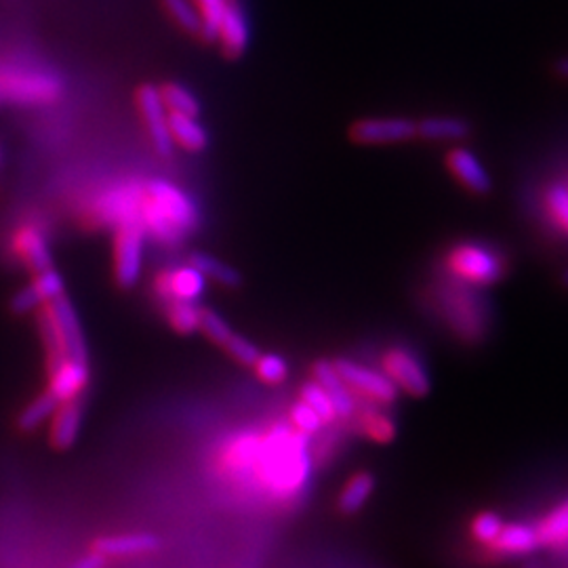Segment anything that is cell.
Listing matches in <instances>:
<instances>
[{"label": "cell", "instance_id": "cell-29", "mask_svg": "<svg viewBox=\"0 0 568 568\" xmlns=\"http://www.w3.org/2000/svg\"><path fill=\"white\" fill-rule=\"evenodd\" d=\"M161 98L169 114H182V116H199L201 114V102L199 98L187 91L178 82H166L161 87Z\"/></svg>", "mask_w": 568, "mask_h": 568}, {"label": "cell", "instance_id": "cell-14", "mask_svg": "<svg viewBox=\"0 0 568 568\" xmlns=\"http://www.w3.org/2000/svg\"><path fill=\"white\" fill-rule=\"evenodd\" d=\"M314 382L325 389L331 405L337 413V419H352L356 413V398L352 389L345 386L344 379L339 377L337 368L331 361H316L312 366Z\"/></svg>", "mask_w": 568, "mask_h": 568}, {"label": "cell", "instance_id": "cell-25", "mask_svg": "<svg viewBox=\"0 0 568 568\" xmlns=\"http://www.w3.org/2000/svg\"><path fill=\"white\" fill-rule=\"evenodd\" d=\"M375 490V476L371 471L354 474L337 499V508L344 516H354L365 508L368 497Z\"/></svg>", "mask_w": 568, "mask_h": 568}, {"label": "cell", "instance_id": "cell-32", "mask_svg": "<svg viewBox=\"0 0 568 568\" xmlns=\"http://www.w3.org/2000/svg\"><path fill=\"white\" fill-rule=\"evenodd\" d=\"M504 525H506V523H504V518H501L497 511L487 509V511H480V514L474 516L469 532H471V539H474L476 544L488 548V546L499 537Z\"/></svg>", "mask_w": 568, "mask_h": 568}, {"label": "cell", "instance_id": "cell-8", "mask_svg": "<svg viewBox=\"0 0 568 568\" xmlns=\"http://www.w3.org/2000/svg\"><path fill=\"white\" fill-rule=\"evenodd\" d=\"M44 307L51 314V321L58 328L65 356L72 358V361H79V363H89V347H87V339H84V331H82L79 314H77L72 302L68 300V295H61L58 300L49 302Z\"/></svg>", "mask_w": 568, "mask_h": 568}, {"label": "cell", "instance_id": "cell-24", "mask_svg": "<svg viewBox=\"0 0 568 568\" xmlns=\"http://www.w3.org/2000/svg\"><path fill=\"white\" fill-rule=\"evenodd\" d=\"M469 135V124L457 116H432L417 122V138L429 142H457Z\"/></svg>", "mask_w": 568, "mask_h": 568}, {"label": "cell", "instance_id": "cell-10", "mask_svg": "<svg viewBox=\"0 0 568 568\" xmlns=\"http://www.w3.org/2000/svg\"><path fill=\"white\" fill-rule=\"evenodd\" d=\"M352 140L366 145L408 142L417 138V122L408 119H366L356 122L349 131Z\"/></svg>", "mask_w": 568, "mask_h": 568}, {"label": "cell", "instance_id": "cell-9", "mask_svg": "<svg viewBox=\"0 0 568 568\" xmlns=\"http://www.w3.org/2000/svg\"><path fill=\"white\" fill-rule=\"evenodd\" d=\"M138 108L142 112L150 142L154 145V150L161 156H171L173 154V140L169 133V112L164 108L163 98H161V89L154 84H143L138 91Z\"/></svg>", "mask_w": 568, "mask_h": 568}, {"label": "cell", "instance_id": "cell-3", "mask_svg": "<svg viewBox=\"0 0 568 568\" xmlns=\"http://www.w3.org/2000/svg\"><path fill=\"white\" fill-rule=\"evenodd\" d=\"M434 304L448 328L467 344H478L490 328V307L480 288L457 283L453 278L434 284Z\"/></svg>", "mask_w": 568, "mask_h": 568}, {"label": "cell", "instance_id": "cell-4", "mask_svg": "<svg viewBox=\"0 0 568 568\" xmlns=\"http://www.w3.org/2000/svg\"><path fill=\"white\" fill-rule=\"evenodd\" d=\"M447 276L457 283L485 288L501 283L508 274L504 253L485 243L455 244L447 253Z\"/></svg>", "mask_w": 568, "mask_h": 568}, {"label": "cell", "instance_id": "cell-44", "mask_svg": "<svg viewBox=\"0 0 568 568\" xmlns=\"http://www.w3.org/2000/svg\"><path fill=\"white\" fill-rule=\"evenodd\" d=\"M565 284H567V286H568V272H567V274H565Z\"/></svg>", "mask_w": 568, "mask_h": 568}, {"label": "cell", "instance_id": "cell-23", "mask_svg": "<svg viewBox=\"0 0 568 568\" xmlns=\"http://www.w3.org/2000/svg\"><path fill=\"white\" fill-rule=\"evenodd\" d=\"M169 133L173 145H180L187 152H201L209 145V133L199 122V116L169 114Z\"/></svg>", "mask_w": 568, "mask_h": 568}, {"label": "cell", "instance_id": "cell-26", "mask_svg": "<svg viewBox=\"0 0 568 568\" xmlns=\"http://www.w3.org/2000/svg\"><path fill=\"white\" fill-rule=\"evenodd\" d=\"M190 265L196 267L204 278H211L213 283L222 284L227 288H239L243 284V276L236 267L224 264L222 260L203 253V251H196L190 255Z\"/></svg>", "mask_w": 568, "mask_h": 568}, {"label": "cell", "instance_id": "cell-6", "mask_svg": "<svg viewBox=\"0 0 568 568\" xmlns=\"http://www.w3.org/2000/svg\"><path fill=\"white\" fill-rule=\"evenodd\" d=\"M333 366L337 368L345 386L352 389V394L365 396L373 405L389 406L398 400V387L387 379L384 371L361 365L349 358H337L333 361Z\"/></svg>", "mask_w": 568, "mask_h": 568}, {"label": "cell", "instance_id": "cell-40", "mask_svg": "<svg viewBox=\"0 0 568 568\" xmlns=\"http://www.w3.org/2000/svg\"><path fill=\"white\" fill-rule=\"evenodd\" d=\"M42 305H44V302H42L39 291L32 286V283L20 288V291L11 297V302H9L11 312L18 314V316H23V314L34 312V310H41Z\"/></svg>", "mask_w": 568, "mask_h": 568}, {"label": "cell", "instance_id": "cell-21", "mask_svg": "<svg viewBox=\"0 0 568 568\" xmlns=\"http://www.w3.org/2000/svg\"><path fill=\"white\" fill-rule=\"evenodd\" d=\"M535 528L541 548L551 549L556 554H568V497L556 508L549 509Z\"/></svg>", "mask_w": 568, "mask_h": 568}, {"label": "cell", "instance_id": "cell-35", "mask_svg": "<svg viewBox=\"0 0 568 568\" xmlns=\"http://www.w3.org/2000/svg\"><path fill=\"white\" fill-rule=\"evenodd\" d=\"M302 400H304L305 405L310 406V408H312V410L323 419V424H333V422H337V413H335V408L331 405V400H328L325 389L318 386L314 379H312V382H307V384L302 387Z\"/></svg>", "mask_w": 568, "mask_h": 568}, {"label": "cell", "instance_id": "cell-43", "mask_svg": "<svg viewBox=\"0 0 568 568\" xmlns=\"http://www.w3.org/2000/svg\"><path fill=\"white\" fill-rule=\"evenodd\" d=\"M556 72H558V77L568 79V58H565V60H560L558 63H556Z\"/></svg>", "mask_w": 568, "mask_h": 568}, {"label": "cell", "instance_id": "cell-11", "mask_svg": "<svg viewBox=\"0 0 568 568\" xmlns=\"http://www.w3.org/2000/svg\"><path fill=\"white\" fill-rule=\"evenodd\" d=\"M89 379H91L89 363H79L68 356L49 363V392L60 403L79 398L82 389L89 386Z\"/></svg>", "mask_w": 568, "mask_h": 568}, {"label": "cell", "instance_id": "cell-7", "mask_svg": "<svg viewBox=\"0 0 568 568\" xmlns=\"http://www.w3.org/2000/svg\"><path fill=\"white\" fill-rule=\"evenodd\" d=\"M143 243L145 232L142 225H122L114 243V278L124 291L133 288L142 278Z\"/></svg>", "mask_w": 568, "mask_h": 568}, {"label": "cell", "instance_id": "cell-28", "mask_svg": "<svg viewBox=\"0 0 568 568\" xmlns=\"http://www.w3.org/2000/svg\"><path fill=\"white\" fill-rule=\"evenodd\" d=\"M166 304V318L173 331L180 335H192L201 331V307L196 302H182V300H169Z\"/></svg>", "mask_w": 568, "mask_h": 568}, {"label": "cell", "instance_id": "cell-33", "mask_svg": "<svg viewBox=\"0 0 568 568\" xmlns=\"http://www.w3.org/2000/svg\"><path fill=\"white\" fill-rule=\"evenodd\" d=\"M255 373L257 377L267 384V386H281L288 377V365L281 354L267 352V354H260V358L255 361Z\"/></svg>", "mask_w": 568, "mask_h": 568}, {"label": "cell", "instance_id": "cell-36", "mask_svg": "<svg viewBox=\"0 0 568 568\" xmlns=\"http://www.w3.org/2000/svg\"><path fill=\"white\" fill-rule=\"evenodd\" d=\"M201 331L213 344L222 345V347L234 333L224 316L215 310H203L201 312Z\"/></svg>", "mask_w": 568, "mask_h": 568}, {"label": "cell", "instance_id": "cell-5", "mask_svg": "<svg viewBox=\"0 0 568 568\" xmlns=\"http://www.w3.org/2000/svg\"><path fill=\"white\" fill-rule=\"evenodd\" d=\"M382 371L387 379L413 398H424L429 394V375L424 361L405 345H394L382 356Z\"/></svg>", "mask_w": 568, "mask_h": 568}, {"label": "cell", "instance_id": "cell-20", "mask_svg": "<svg viewBox=\"0 0 568 568\" xmlns=\"http://www.w3.org/2000/svg\"><path fill=\"white\" fill-rule=\"evenodd\" d=\"M16 248L20 253L23 264L28 265V270H32L34 274H41L47 270L55 267V260L51 255V248L44 241L39 230L34 227H23L16 239Z\"/></svg>", "mask_w": 568, "mask_h": 568}, {"label": "cell", "instance_id": "cell-2", "mask_svg": "<svg viewBox=\"0 0 568 568\" xmlns=\"http://www.w3.org/2000/svg\"><path fill=\"white\" fill-rule=\"evenodd\" d=\"M142 227L156 241L178 244L185 241L199 224L201 215L194 201L182 187L166 180H150L143 183Z\"/></svg>", "mask_w": 568, "mask_h": 568}, {"label": "cell", "instance_id": "cell-34", "mask_svg": "<svg viewBox=\"0 0 568 568\" xmlns=\"http://www.w3.org/2000/svg\"><path fill=\"white\" fill-rule=\"evenodd\" d=\"M192 2L196 4L199 13H201V20H203L201 37H203L204 41H215L220 21L224 18L227 0H192Z\"/></svg>", "mask_w": 568, "mask_h": 568}, {"label": "cell", "instance_id": "cell-19", "mask_svg": "<svg viewBox=\"0 0 568 568\" xmlns=\"http://www.w3.org/2000/svg\"><path fill=\"white\" fill-rule=\"evenodd\" d=\"M82 406L79 398L61 403L60 408L55 410V415L51 417V445L58 450L74 447V443L79 440L82 426Z\"/></svg>", "mask_w": 568, "mask_h": 568}, {"label": "cell", "instance_id": "cell-13", "mask_svg": "<svg viewBox=\"0 0 568 568\" xmlns=\"http://www.w3.org/2000/svg\"><path fill=\"white\" fill-rule=\"evenodd\" d=\"M156 288L164 302H169V300L199 302L206 288V278L196 267L187 264L178 270L164 272L163 276H159V281H156Z\"/></svg>", "mask_w": 568, "mask_h": 568}, {"label": "cell", "instance_id": "cell-30", "mask_svg": "<svg viewBox=\"0 0 568 568\" xmlns=\"http://www.w3.org/2000/svg\"><path fill=\"white\" fill-rule=\"evenodd\" d=\"M361 434L375 443L387 445L396 438V424L392 422V417L379 413V408H366L361 417Z\"/></svg>", "mask_w": 568, "mask_h": 568}, {"label": "cell", "instance_id": "cell-39", "mask_svg": "<svg viewBox=\"0 0 568 568\" xmlns=\"http://www.w3.org/2000/svg\"><path fill=\"white\" fill-rule=\"evenodd\" d=\"M288 424L295 427L297 432L305 434V436L316 434L321 427L325 426L323 419L310 406L305 405L304 400H300V403L291 406V422Z\"/></svg>", "mask_w": 568, "mask_h": 568}, {"label": "cell", "instance_id": "cell-38", "mask_svg": "<svg viewBox=\"0 0 568 568\" xmlns=\"http://www.w3.org/2000/svg\"><path fill=\"white\" fill-rule=\"evenodd\" d=\"M225 352L236 361V363H241L244 366H253L255 365V361L260 358V347L253 344L251 339H246L244 335H239V333H232V337L225 342Z\"/></svg>", "mask_w": 568, "mask_h": 568}, {"label": "cell", "instance_id": "cell-41", "mask_svg": "<svg viewBox=\"0 0 568 568\" xmlns=\"http://www.w3.org/2000/svg\"><path fill=\"white\" fill-rule=\"evenodd\" d=\"M549 213L568 232V187L554 185L548 194Z\"/></svg>", "mask_w": 568, "mask_h": 568}, {"label": "cell", "instance_id": "cell-31", "mask_svg": "<svg viewBox=\"0 0 568 568\" xmlns=\"http://www.w3.org/2000/svg\"><path fill=\"white\" fill-rule=\"evenodd\" d=\"M163 7L164 11L169 13V18L175 21L182 30L201 37L203 20H201V13H199V9L192 0H163Z\"/></svg>", "mask_w": 568, "mask_h": 568}, {"label": "cell", "instance_id": "cell-1", "mask_svg": "<svg viewBox=\"0 0 568 568\" xmlns=\"http://www.w3.org/2000/svg\"><path fill=\"white\" fill-rule=\"evenodd\" d=\"M255 478L276 499L293 501L312 478V455L307 436L291 424H278L262 436Z\"/></svg>", "mask_w": 568, "mask_h": 568}, {"label": "cell", "instance_id": "cell-15", "mask_svg": "<svg viewBox=\"0 0 568 568\" xmlns=\"http://www.w3.org/2000/svg\"><path fill=\"white\" fill-rule=\"evenodd\" d=\"M215 41L222 44L225 58L236 60L246 51L248 44V23L244 18L243 9L236 0H227L224 18L220 21Z\"/></svg>", "mask_w": 568, "mask_h": 568}, {"label": "cell", "instance_id": "cell-37", "mask_svg": "<svg viewBox=\"0 0 568 568\" xmlns=\"http://www.w3.org/2000/svg\"><path fill=\"white\" fill-rule=\"evenodd\" d=\"M32 286L39 291V295H41L42 302L44 305L49 304V302H53V300H58L61 295H65V283H63V276H61L60 272L53 267V270H47V272H41V274H37L34 276V281H32Z\"/></svg>", "mask_w": 568, "mask_h": 568}, {"label": "cell", "instance_id": "cell-22", "mask_svg": "<svg viewBox=\"0 0 568 568\" xmlns=\"http://www.w3.org/2000/svg\"><path fill=\"white\" fill-rule=\"evenodd\" d=\"M260 448H262V436L244 434L227 447L225 464L236 476H253L255 478L257 462H260Z\"/></svg>", "mask_w": 568, "mask_h": 568}, {"label": "cell", "instance_id": "cell-16", "mask_svg": "<svg viewBox=\"0 0 568 568\" xmlns=\"http://www.w3.org/2000/svg\"><path fill=\"white\" fill-rule=\"evenodd\" d=\"M448 169L450 173L466 185L469 192L474 194H488L493 182L490 175L485 169V164L480 163L469 150L466 148H455L447 156Z\"/></svg>", "mask_w": 568, "mask_h": 568}, {"label": "cell", "instance_id": "cell-12", "mask_svg": "<svg viewBox=\"0 0 568 568\" xmlns=\"http://www.w3.org/2000/svg\"><path fill=\"white\" fill-rule=\"evenodd\" d=\"M541 548L539 535L535 525L528 523H509L504 525L499 537L487 548L493 560H508V558H520L530 556L532 551Z\"/></svg>", "mask_w": 568, "mask_h": 568}, {"label": "cell", "instance_id": "cell-18", "mask_svg": "<svg viewBox=\"0 0 568 568\" xmlns=\"http://www.w3.org/2000/svg\"><path fill=\"white\" fill-rule=\"evenodd\" d=\"M161 541L152 532H126V535H112L102 537L95 541L93 549L100 551L103 558H124V556H138V554H150L159 549Z\"/></svg>", "mask_w": 568, "mask_h": 568}, {"label": "cell", "instance_id": "cell-27", "mask_svg": "<svg viewBox=\"0 0 568 568\" xmlns=\"http://www.w3.org/2000/svg\"><path fill=\"white\" fill-rule=\"evenodd\" d=\"M60 405V400L51 392H44L21 410L20 417H18V427L21 432L39 429L42 424H47L55 415Z\"/></svg>", "mask_w": 568, "mask_h": 568}, {"label": "cell", "instance_id": "cell-42", "mask_svg": "<svg viewBox=\"0 0 568 568\" xmlns=\"http://www.w3.org/2000/svg\"><path fill=\"white\" fill-rule=\"evenodd\" d=\"M105 567V558L100 551H91L87 556H82L81 560H77L70 568H103Z\"/></svg>", "mask_w": 568, "mask_h": 568}, {"label": "cell", "instance_id": "cell-17", "mask_svg": "<svg viewBox=\"0 0 568 568\" xmlns=\"http://www.w3.org/2000/svg\"><path fill=\"white\" fill-rule=\"evenodd\" d=\"M0 93L18 100V102H41L53 100L58 95V82L39 77V74H20V77H2Z\"/></svg>", "mask_w": 568, "mask_h": 568}]
</instances>
